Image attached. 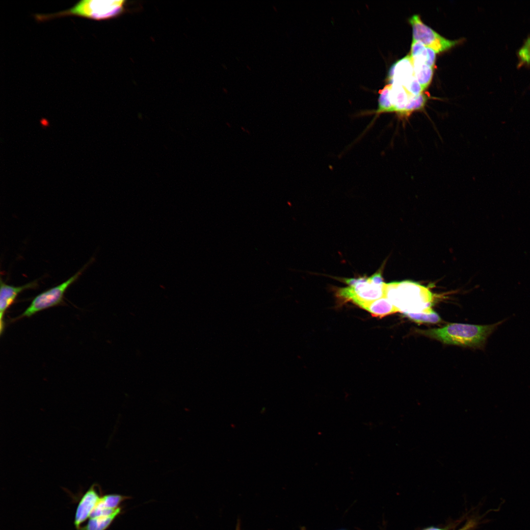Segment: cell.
I'll return each instance as SVG.
<instances>
[{
	"mask_svg": "<svg viewBox=\"0 0 530 530\" xmlns=\"http://www.w3.org/2000/svg\"><path fill=\"white\" fill-rule=\"evenodd\" d=\"M507 320L504 318L488 325L453 323L442 328L419 330V332L446 344L483 349L488 337Z\"/></svg>",
	"mask_w": 530,
	"mask_h": 530,
	"instance_id": "cell-1",
	"label": "cell"
},
{
	"mask_svg": "<svg viewBox=\"0 0 530 530\" xmlns=\"http://www.w3.org/2000/svg\"><path fill=\"white\" fill-rule=\"evenodd\" d=\"M385 297L403 314L420 312L430 308L433 299L428 288L410 280L386 283Z\"/></svg>",
	"mask_w": 530,
	"mask_h": 530,
	"instance_id": "cell-2",
	"label": "cell"
},
{
	"mask_svg": "<svg viewBox=\"0 0 530 530\" xmlns=\"http://www.w3.org/2000/svg\"><path fill=\"white\" fill-rule=\"evenodd\" d=\"M125 3L124 0H81L67 10L55 13L36 14L35 18L38 22L66 16H77L97 21L106 20L120 15L125 11Z\"/></svg>",
	"mask_w": 530,
	"mask_h": 530,
	"instance_id": "cell-3",
	"label": "cell"
},
{
	"mask_svg": "<svg viewBox=\"0 0 530 530\" xmlns=\"http://www.w3.org/2000/svg\"><path fill=\"white\" fill-rule=\"evenodd\" d=\"M343 280L348 286L339 289L337 291L338 296L344 300L351 301L360 307L364 304L385 296V283H376L370 277L365 276Z\"/></svg>",
	"mask_w": 530,
	"mask_h": 530,
	"instance_id": "cell-4",
	"label": "cell"
},
{
	"mask_svg": "<svg viewBox=\"0 0 530 530\" xmlns=\"http://www.w3.org/2000/svg\"><path fill=\"white\" fill-rule=\"evenodd\" d=\"M92 259L74 275L59 285L43 292L36 296L30 304L18 319L30 317L42 310L62 304L67 289L76 282L92 261Z\"/></svg>",
	"mask_w": 530,
	"mask_h": 530,
	"instance_id": "cell-5",
	"label": "cell"
},
{
	"mask_svg": "<svg viewBox=\"0 0 530 530\" xmlns=\"http://www.w3.org/2000/svg\"><path fill=\"white\" fill-rule=\"evenodd\" d=\"M409 22L412 26L413 41H418L436 53L448 50L460 42L444 38L424 24L418 15L411 16Z\"/></svg>",
	"mask_w": 530,
	"mask_h": 530,
	"instance_id": "cell-6",
	"label": "cell"
},
{
	"mask_svg": "<svg viewBox=\"0 0 530 530\" xmlns=\"http://www.w3.org/2000/svg\"><path fill=\"white\" fill-rule=\"evenodd\" d=\"M0 333L1 335L5 326L3 318L7 309L20 293L25 290L36 289L39 285L38 279L22 286H14L6 284L2 278H0Z\"/></svg>",
	"mask_w": 530,
	"mask_h": 530,
	"instance_id": "cell-7",
	"label": "cell"
},
{
	"mask_svg": "<svg viewBox=\"0 0 530 530\" xmlns=\"http://www.w3.org/2000/svg\"><path fill=\"white\" fill-rule=\"evenodd\" d=\"M96 484H93L83 495L77 506L74 520L77 530L81 527V524L90 517L91 514L97 504L101 496L98 493Z\"/></svg>",
	"mask_w": 530,
	"mask_h": 530,
	"instance_id": "cell-8",
	"label": "cell"
},
{
	"mask_svg": "<svg viewBox=\"0 0 530 530\" xmlns=\"http://www.w3.org/2000/svg\"><path fill=\"white\" fill-rule=\"evenodd\" d=\"M414 77L413 63L409 54L391 66L387 79L389 83H396L404 87Z\"/></svg>",
	"mask_w": 530,
	"mask_h": 530,
	"instance_id": "cell-9",
	"label": "cell"
},
{
	"mask_svg": "<svg viewBox=\"0 0 530 530\" xmlns=\"http://www.w3.org/2000/svg\"><path fill=\"white\" fill-rule=\"evenodd\" d=\"M361 308L368 311L372 316L379 318L398 312V310L385 296L364 304Z\"/></svg>",
	"mask_w": 530,
	"mask_h": 530,
	"instance_id": "cell-10",
	"label": "cell"
},
{
	"mask_svg": "<svg viewBox=\"0 0 530 530\" xmlns=\"http://www.w3.org/2000/svg\"><path fill=\"white\" fill-rule=\"evenodd\" d=\"M436 53L434 50L426 47L421 42L412 41L409 54L412 58L419 59L433 67L435 62Z\"/></svg>",
	"mask_w": 530,
	"mask_h": 530,
	"instance_id": "cell-11",
	"label": "cell"
},
{
	"mask_svg": "<svg viewBox=\"0 0 530 530\" xmlns=\"http://www.w3.org/2000/svg\"><path fill=\"white\" fill-rule=\"evenodd\" d=\"M411 59L415 76L424 91L428 86L432 80L433 74V67L429 66L419 59L412 58Z\"/></svg>",
	"mask_w": 530,
	"mask_h": 530,
	"instance_id": "cell-12",
	"label": "cell"
},
{
	"mask_svg": "<svg viewBox=\"0 0 530 530\" xmlns=\"http://www.w3.org/2000/svg\"><path fill=\"white\" fill-rule=\"evenodd\" d=\"M121 511V508L119 507L110 515L90 517L86 525L81 527L79 530H106Z\"/></svg>",
	"mask_w": 530,
	"mask_h": 530,
	"instance_id": "cell-13",
	"label": "cell"
},
{
	"mask_svg": "<svg viewBox=\"0 0 530 530\" xmlns=\"http://www.w3.org/2000/svg\"><path fill=\"white\" fill-rule=\"evenodd\" d=\"M406 317L418 323H437L441 320L439 316L431 307L420 312L403 314Z\"/></svg>",
	"mask_w": 530,
	"mask_h": 530,
	"instance_id": "cell-14",
	"label": "cell"
},
{
	"mask_svg": "<svg viewBox=\"0 0 530 530\" xmlns=\"http://www.w3.org/2000/svg\"><path fill=\"white\" fill-rule=\"evenodd\" d=\"M128 498L117 494H109L101 496L94 509L117 508L123 501Z\"/></svg>",
	"mask_w": 530,
	"mask_h": 530,
	"instance_id": "cell-15",
	"label": "cell"
},
{
	"mask_svg": "<svg viewBox=\"0 0 530 530\" xmlns=\"http://www.w3.org/2000/svg\"><path fill=\"white\" fill-rule=\"evenodd\" d=\"M518 57L522 63L530 64V37L526 40L519 50Z\"/></svg>",
	"mask_w": 530,
	"mask_h": 530,
	"instance_id": "cell-16",
	"label": "cell"
},
{
	"mask_svg": "<svg viewBox=\"0 0 530 530\" xmlns=\"http://www.w3.org/2000/svg\"><path fill=\"white\" fill-rule=\"evenodd\" d=\"M475 525V522L470 521L458 530H470Z\"/></svg>",
	"mask_w": 530,
	"mask_h": 530,
	"instance_id": "cell-17",
	"label": "cell"
},
{
	"mask_svg": "<svg viewBox=\"0 0 530 530\" xmlns=\"http://www.w3.org/2000/svg\"><path fill=\"white\" fill-rule=\"evenodd\" d=\"M40 123L41 126L44 129L50 126L49 121L45 118H42L40 120Z\"/></svg>",
	"mask_w": 530,
	"mask_h": 530,
	"instance_id": "cell-18",
	"label": "cell"
},
{
	"mask_svg": "<svg viewBox=\"0 0 530 530\" xmlns=\"http://www.w3.org/2000/svg\"><path fill=\"white\" fill-rule=\"evenodd\" d=\"M423 530H444L439 528L434 527H430L427 528L426 529H424Z\"/></svg>",
	"mask_w": 530,
	"mask_h": 530,
	"instance_id": "cell-19",
	"label": "cell"
},
{
	"mask_svg": "<svg viewBox=\"0 0 530 530\" xmlns=\"http://www.w3.org/2000/svg\"><path fill=\"white\" fill-rule=\"evenodd\" d=\"M237 530H239L237 529Z\"/></svg>",
	"mask_w": 530,
	"mask_h": 530,
	"instance_id": "cell-20",
	"label": "cell"
}]
</instances>
